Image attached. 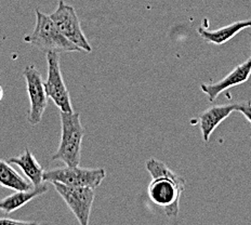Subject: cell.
I'll list each match as a JSON object with an SVG mask.
<instances>
[{"label":"cell","instance_id":"9a60e30c","mask_svg":"<svg viewBox=\"0 0 251 225\" xmlns=\"http://www.w3.org/2000/svg\"><path fill=\"white\" fill-rule=\"evenodd\" d=\"M236 112L243 114L244 116L248 119V122L251 124V102L250 101L237 103Z\"/></svg>","mask_w":251,"mask_h":225},{"label":"cell","instance_id":"4fadbf2b","mask_svg":"<svg viewBox=\"0 0 251 225\" xmlns=\"http://www.w3.org/2000/svg\"><path fill=\"white\" fill-rule=\"evenodd\" d=\"M47 192H48V186L45 183L28 191H15L13 194L0 200V210L4 213H12L35 200L36 197L46 194Z\"/></svg>","mask_w":251,"mask_h":225},{"label":"cell","instance_id":"3957f363","mask_svg":"<svg viewBox=\"0 0 251 225\" xmlns=\"http://www.w3.org/2000/svg\"><path fill=\"white\" fill-rule=\"evenodd\" d=\"M25 43L45 52L81 51L63 35L50 15L36 9V24L30 34L24 36Z\"/></svg>","mask_w":251,"mask_h":225},{"label":"cell","instance_id":"30bf717a","mask_svg":"<svg viewBox=\"0 0 251 225\" xmlns=\"http://www.w3.org/2000/svg\"><path fill=\"white\" fill-rule=\"evenodd\" d=\"M237 109V103L226 104V105H212L200 115V125L202 139L207 143L212 132L229 115Z\"/></svg>","mask_w":251,"mask_h":225},{"label":"cell","instance_id":"5b68a950","mask_svg":"<svg viewBox=\"0 0 251 225\" xmlns=\"http://www.w3.org/2000/svg\"><path fill=\"white\" fill-rule=\"evenodd\" d=\"M50 18L61 33L78 48H80L82 52H92V47L83 33L80 20L74 7L60 0L55 11L50 14Z\"/></svg>","mask_w":251,"mask_h":225},{"label":"cell","instance_id":"7c38bea8","mask_svg":"<svg viewBox=\"0 0 251 225\" xmlns=\"http://www.w3.org/2000/svg\"><path fill=\"white\" fill-rule=\"evenodd\" d=\"M249 27H251V20H245L237 21V22L224 26V27H221L217 30H209L201 26V27L197 29V33L200 34L201 37L206 43L221 46L234 38L242 30Z\"/></svg>","mask_w":251,"mask_h":225},{"label":"cell","instance_id":"e0dca14e","mask_svg":"<svg viewBox=\"0 0 251 225\" xmlns=\"http://www.w3.org/2000/svg\"><path fill=\"white\" fill-rule=\"evenodd\" d=\"M3 96H4V91H3V88L0 86V102H1V100L3 99Z\"/></svg>","mask_w":251,"mask_h":225},{"label":"cell","instance_id":"7a4b0ae2","mask_svg":"<svg viewBox=\"0 0 251 225\" xmlns=\"http://www.w3.org/2000/svg\"><path fill=\"white\" fill-rule=\"evenodd\" d=\"M61 139L51 160L62 161L66 166H79L81 158V144L86 130L80 122V114L60 111Z\"/></svg>","mask_w":251,"mask_h":225},{"label":"cell","instance_id":"52a82bcc","mask_svg":"<svg viewBox=\"0 0 251 225\" xmlns=\"http://www.w3.org/2000/svg\"><path fill=\"white\" fill-rule=\"evenodd\" d=\"M23 76L26 82V90L29 98V111L27 120L31 125L41 123L44 113L48 106V94L46 91L44 78L35 64L25 67Z\"/></svg>","mask_w":251,"mask_h":225},{"label":"cell","instance_id":"5bb4252c","mask_svg":"<svg viewBox=\"0 0 251 225\" xmlns=\"http://www.w3.org/2000/svg\"><path fill=\"white\" fill-rule=\"evenodd\" d=\"M0 186L12 191H28L33 188L29 181L15 171L10 163L0 159Z\"/></svg>","mask_w":251,"mask_h":225},{"label":"cell","instance_id":"ba28073f","mask_svg":"<svg viewBox=\"0 0 251 225\" xmlns=\"http://www.w3.org/2000/svg\"><path fill=\"white\" fill-rule=\"evenodd\" d=\"M52 184L70 210L75 214L79 224L88 225L96 198V190L91 187L69 186L59 182H52Z\"/></svg>","mask_w":251,"mask_h":225},{"label":"cell","instance_id":"277c9868","mask_svg":"<svg viewBox=\"0 0 251 225\" xmlns=\"http://www.w3.org/2000/svg\"><path fill=\"white\" fill-rule=\"evenodd\" d=\"M106 171L103 168H82L80 166H65L45 171V182H59L69 186L96 188L105 179Z\"/></svg>","mask_w":251,"mask_h":225},{"label":"cell","instance_id":"8992f818","mask_svg":"<svg viewBox=\"0 0 251 225\" xmlns=\"http://www.w3.org/2000/svg\"><path fill=\"white\" fill-rule=\"evenodd\" d=\"M47 63H48V75L45 81V87L48 98L51 99L60 111L67 113L74 112L70 91L62 75L60 54L57 52H47Z\"/></svg>","mask_w":251,"mask_h":225},{"label":"cell","instance_id":"9c48e42d","mask_svg":"<svg viewBox=\"0 0 251 225\" xmlns=\"http://www.w3.org/2000/svg\"><path fill=\"white\" fill-rule=\"evenodd\" d=\"M251 75V56L244 61L242 64L235 67L228 74L214 83H201V91L208 97V100L213 102L220 96V93L227 90L229 88L236 87L246 82Z\"/></svg>","mask_w":251,"mask_h":225},{"label":"cell","instance_id":"8fae6325","mask_svg":"<svg viewBox=\"0 0 251 225\" xmlns=\"http://www.w3.org/2000/svg\"><path fill=\"white\" fill-rule=\"evenodd\" d=\"M8 163L17 165L34 187L43 185L45 183V170L29 149L26 148L23 153L19 156L10 157Z\"/></svg>","mask_w":251,"mask_h":225},{"label":"cell","instance_id":"6da1fadb","mask_svg":"<svg viewBox=\"0 0 251 225\" xmlns=\"http://www.w3.org/2000/svg\"><path fill=\"white\" fill-rule=\"evenodd\" d=\"M145 165L151 176L148 186L151 201L163 209L167 217H177L180 200L185 188V180L154 157L146 160Z\"/></svg>","mask_w":251,"mask_h":225},{"label":"cell","instance_id":"2e32d148","mask_svg":"<svg viewBox=\"0 0 251 225\" xmlns=\"http://www.w3.org/2000/svg\"><path fill=\"white\" fill-rule=\"evenodd\" d=\"M33 221H25V220L10 219V218H0V225H10V224H34Z\"/></svg>","mask_w":251,"mask_h":225}]
</instances>
